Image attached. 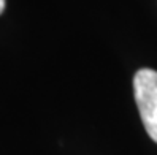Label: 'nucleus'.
<instances>
[{
  "instance_id": "nucleus-2",
  "label": "nucleus",
  "mask_w": 157,
  "mask_h": 155,
  "mask_svg": "<svg viewBox=\"0 0 157 155\" xmlns=\"http://www.w3.org/2000/svg\"><path fill=\"white\" fill-rule=\"evenodd\" d=\"M3 10H5V0H0V14L3 13Z\"/></svg>"
},
{
  "instance_id": "nucleus-1",
  "label": "nucleus",
  "mask_w": 157,
  "mask_h": 155,
  "mask_svg": "<svg viewBox=\"0 0 157 155\" xmlns=\"http://www.w3.org/2000/svg\"><path fill=\"white\" fill-rule=\"evenodd\" d=\"M135 101L149 138L157 142V71L143 68L133 78Z\"/></svg>"
}]
</instances>
